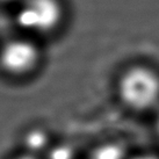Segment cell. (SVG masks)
<instances>
[{
	"label": "cell",
	"mask_w": 159,
	"mask_h": 159,
	"mask_svg": "<svg viewBox=\"0 0 159 159\" xmlns=\"http://www.w3.org/2000/svg\"><path fill=\"white\" fill-rule=\"evenodd\" d=\"M155 131L157 134V137L159 139V107L156 111V120H155Z\"/></svg>",
	"instance_id": "8992f818"
},
{
	"label": "cell",
	"mask_w": 159,
	"mask_h": 159,
	"mask_svg": "<svg viewBox=\"0 0 159 159\" xmlns=\"http://www.w3.org/2000/svg\"><path fill=\"white\" fill-rule=\"evenodd\" d=\"M41 51L30 39H12L0 47V70L12 78L34 73L41 63Z\"/></svg>",
	"instance_id": "3957f363"
},
{
	"label": "cell",
	"mask_w": 159,
	"mask_h": 159,
	"mask_svg": "<svg viewBox=\"0 0 159 159\" xmlns=\"http://www.w3.org/2000/svg\"><path fill=\"white\" fill-rule=\"evenodd\" d=\"M20 0H0V4H9V2H19Z\"/></svg>",
	"instance_id": "52a82bcc"
},
{
	"label": "cell",
	"mask_w": 159,
	"mask_h": 159,
	"mask_svg": "<svg viewBox=\"0 0 159 159\" xmlns=\"http://www.w3.org/2000/svg\"><path fill=\"white\" fill-rule=\"evenodd\" d=\"M133 159H159L156 155H151V153H145V155H139L136 157H133Z\"/></svg>",
	"instance_id": "5b68a950"
},
{
	"label": "cell",
	"mask_w": 159,
	"mask_h": 159,
	"mask_svg": "<svg viewBox=\"0 0 159 159\" xmlns=\"http://www.w3.org/2000/svg\"><path fill=\"white\" fill-rule=\"evenodd\" d=\"M16 22L31 35H48L61 27L64 7L61 0H20Z\"/></svg>",
	"instance_id": "7a4b0ae2"
},
{
	"label": "cell",
	"mask_w": 159,
	"mask_h": 159,
	"mask_svg": "<svg viewBox=\"0 0 159 159\" xmlns=\"http://www.w3.org/2000/svg\"><path fill=\"white\" fill-rule=\"evenodd\" d=\"M9 159H42L39 155H34V153H29V152H22V153H18V155L13 156Z\"/></svg>",
	"instance_id": "277c9868"
},
{
	"label": "cell",
	"mask_w": 159,
	"mask_h": 159,
	"mask_svg": "<svg viewBox=\"0 0 159 159\" xmlns=\"http://www.w3.org/2000/svg\"><path fill=\"white\" fill-rule=\"evenodd\" d=\"M116 94L131 113L156 111L159 107V73L145 65L128 67L117 79Z\"/></svg>",
	"instance_id": "6da1fadb"
}]
</instances>
